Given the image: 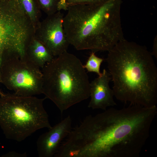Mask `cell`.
I'll return each mask as SVG.
<instances>
[{
	"instance_id": "obj_21",
	"label": "cell",
	"mask_w": 157,
	"mask_h": 157,
	"mask_svg": "<svg viewBox=\"0 0 157 157\" xmlns=\"http://www.w3.org/2000/svg\"><path fill=\"white\" fill-rule=\"evenodd\" d=\"M132 0V1H133V0Z\"/></svg>"
},
{
	"instance_id": "obj_11",
	"label": "cell",
	"mask_w": 157,
	"mask_h": 157,
	"mask_svg": "<svg viewBox=\"0 0 157 157\" xmlns=\"http://www.w3.org/2000/svg\"><path fill=\"white\" fill-rule=\"evenodd\" d=\"M24 56L40 69L54 58L49 50L35 36L26 45Z\"/></svg>"
},
{
	"instance_id": "obj_20",
	"label": "cell",
	"mask_w": 157,
	"mask_h": 157,
	"mask_svg": "<svg viewBox=\"0 0 157 157\" xmlns=\"http://www.w3.org/2000/svg\"><path fill=\"white\" fill-rule=\"evenodd\" d=\"M7 0H0V1H4Z\"/></svg>"
},
{
	"instance_id": "obj_14",
	"label": "cell",
	"mask_w": 157,
	"mask_h": 157,
	"mask_svg": "<svg viewBox=\"0 0 157 157\" xmlns=\"http://www.w3.org/2000/svg\"><path fill=\"white\" fill-rule=\"evenodd\" d=\"M41 10L47 15L53 14L58 11L60 0H38Z\"/></svg>"
},
{
	"instance_id": "obj_7",
	"label": "cell",
	"mask_w": 157,
	"mask_h": 157,
	"mask_svg": "<svg viewBox=\"0 0 157 157\" xmlns=\"http://www.w3.org/2000/svg\"><path fill=\"white\" fill-rule=\"evenodd\" d=\"M0 81L18 95L33 96L43 94L42 72L24 56L11 57L2 61Z\"/></svg>"
},
{
	"instance_id": "obj_8",
	"label": "cell",
	"mask_w": 157,
	"mask_h": 157,
	"mask_svg": "<svg viewBox=\"0 0 157 157\" xmlns=\"http://www.w3.org/2000/svg\"><path fill=\"white\" fill-rule=\"evenodd\" d=\"M63 14L60 11L49 15L41 21L35 37L44 45L54 57L67 51L69 44L63 25Z\"/></svg>"
},
{
	"instance_id": "obj_19",
	"label": "cell",
	"mask_w": 157,
	"mask_h": 157,
	"mask_svg": "<svg viewBox=\"0 0 157 157\" xmlns=\"http://www.w3.org/2000/svg\"><path fill=\"white\" fill-rule=\"evenodd\" d=\"M3 93L2 92H1L0 91V95L2 94Z\"/></svg>"
},
{
	"instance_id": "obj_2",
	"label": "cell",
	"mask_w": 157,
	"mask_h": 157,
	"mask_svg": "<svg viewBox=\"0 0 157 157\" xmlns=\"http://www.w3.org/2000/svg\"><path fill=\"white\" fill-rule=\"evenodd\" d=\"M106 59L114 96L131 105L157 103V68L144 46L125 38L108 51Z\"/></svg>"
},
{
	"instance_id": "obj_12",
	"label": "cell",
	"mask_w": 157,
	"mask_h": 157,
	"mask_svg": "<svg viewBox=\"0 0 157 157\" xmlns=\"http://www.w3.org/2000/svg\"><path fill=\"white\" fill-rule=\"evenodd\" d=\"M23 9L28 17L35 31L41 21V10L38 0H18Z\"/></svg>"
},
{
	"instance_id": "obj_6",
	"label": "cell",
	"mask_w": 157,
	"mask_h": 157,
	"mask_svg": "<svg viewBox=\"0 0 157 157\" xmlns=\"http://www.w3.org/2000/svg\"><path fill=\"white\" fill-rule=\"evenodd\" d=\"M35 31L18 0L0 1V67L3 60L24 56Z\"/></svg>"
},
{
	"instance_id": "obj_4",
	"label": "cell",
	"mask_w": 157,
	"mask_h": 157,
	"mask_svg": "<svg viewBox=\"0 0 157 157\" xmlns=\"http://www.w3.org/2000/svg\"><path fill=\"white\" fill-rule=\"evenodd\" d=\"M43 94L62 114L90 96L88 76L80 60L66 51L42 69Z\"/></svg>"
},
{
	"instance_id": "obj_16",
	"label": "cell",
	"mask_w": 157,
	"mask_h": 157,
	"mask_svg": "<svg viewBox=\"0 0 157 157\" xmlns=\"http://www.w3.org/2000/svg\"><path fill=\"white\" fill-rule=\"evenodd\" d=\"M27 154L26 153H19L15 151H10L8 153L3 155L2 157H26Z\"/></svg>"
},
{
	"instance_id": "obj_15",
	"label": "cell",
	"mask_w": 157,
	"mask_h": 157,
	"mask_svg": "<svg viewBox=\"0 0 157 157\" xmlns=\"http://www.w3.org/2000/svg\"><path fill=\"white\" fill-rule=\"evenodd\" d=\"M109 0H65L67 8L76 5H96L104 3Z\"/></svg>"
},
{
	"instance_id": "obj_9",
	"label": "cell",
	"mask_w": 157,
	"mask_h": 157,
	"mask_svg": "<svg viewBox=\"0 0 157 157\" xmlns=\"http://www.w3.org/2000/svg\"><path fill=\"white\" fill-rule=\"evenodd\" d=\"M49 131L40 136L37 141L39 157H52L58 151L63 140L72 130V120L68 115Z\"/></svg>"
},
{
	"instance_id": "obj_3",
	"label": "cell",
	"mask_w": 157,
	"mask_h": 157,
	"mask_svg": "<svg viewBox=\"0 0 157 157\" xmlns=\"http://www.w3.org/2000/svg\"><path fill=\"white\" fill-rule=\"evenodd\" d=\"M122 0H109L96 5L69 6L63 25L69 44L77 50L95 53L108 51L124 38L121 9Z\"/></svg>"
},
{
	"instance_id": "obj_5",
	"label": "cell",
	"mask_w": 157,
	"mask_h": 157,
	"mask_svg": "<svg viewBox=\"0 0 157 157\" xmlns=\"http://www.w3.org/2000/svg\"><path fill=\"white\" fill-rule=\"evenodd\" d=\"M45 99L14 93L0 95V126L6 138L21 142L38 130L51 128L43 106Z\"/></svg>"
},
{
	"instance_id": "obj_13",
	"label": "cell",
	"mask_w": 157,
	"mask_h": 157,
	"mask_svg": "<svg viewBox=\"0 0 157 157\" xmlns=\"http://www.w3.org/2000/svg\"><path fill=\"white\" fill-rule=\"evenodd\" d=\"M103 60V58L97 56L95 52H92L85 64L83 65V67L88 72H94L100 76L101 74L100 66Z\"/></svg>"
},
{
	"instance_id": "obj_17",
	"label": "cell",
	"mask_w": 157,
	"mask_h": 157,
	"mask_svg": "<svg viewBox=\"0 0 157 157\" xmlns=\"http://www.w3.org/2000/svg\"><path fill=\"white\" fill-rule=\"evenodd\" d=\"M67 7L66 3L65 0H60L58 7V11L62 10H67Z\"/></svg>"
},
{
	"instance_id": "obj_1",
	"label": "cell",
	"mask_w": 157,
	"mask_h": 157,
	"mask_svg": "<svg viewBox=\"0 0 157 157\" xmlns=\"http://www.w3.org/2000/svg\"><path fill=\"white\" fill-rule=\"evenodd\" d=\"M157 114L156 106L110 108L86 117L62 144L65 157H138Z\"/></svg>"
},
{
	"instance_id": "obj_18",
	"label": "cell",
	"mask_w": 157,
	"mask_h": 157,
	"mask_svg": "<svg viewBox=\"0 0 157 157\" xmlns=\"http://www.w3.org/2000/svg\"><path fill=\"white\" fill-rule=\"evenodd\" d=\"M152 55H154L157 58V40L155 39L154 41L153 52L151 53Z\"/></svg>"
},
{
	"instance_id": "obj_10",
	"label": "cell",
	"mask_w": 157,
	"mask_h": 157,
	"mask_svg": "<svg viewBox=\"0 0 157 157\" xmlns=\"http://www.w3.org/2000/svg\"><path fill=\"white\" fill-rule=\"evenodd\" d=\"M111 79L109 72L104 69L101 75L90 83V100L88 106V108L104 110L108 107L116 105L113 99V90L109 85Z\"/></svg>"
}]
</instances>
